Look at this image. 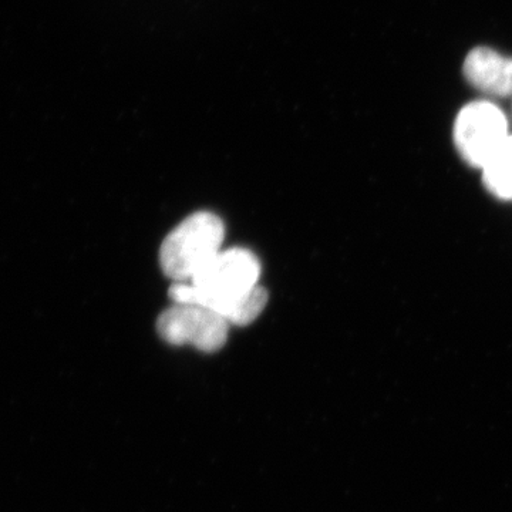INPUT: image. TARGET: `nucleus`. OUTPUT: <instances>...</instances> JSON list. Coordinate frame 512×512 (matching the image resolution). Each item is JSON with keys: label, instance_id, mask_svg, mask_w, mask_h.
I'll return each mask as SVG.
<instances>
[{"label": "nucleus", "instance_id": "f257e3e1", "mask_svg": "<svg viewBox=\"0 0 512 512\" xmlns=\"http://www.w3.org/2000/svg\"><path fill=\"white\" fill-rule=\"evenodd\" d=\"M261 264L251 251L231 248L220 251L190 282H174V303H197L210 308L229 325L247 326L268 303V293L259 285Z\"/></svg>", "mask_w": 512, "mask_h": 512}, {"label": "nucleus", "instance_id": "7ed1b4c3", "mask_svg": "<svg viewBox=\"0 0 512 512\" xmlns=\"http://www.w3.org/2000/svg\"><path fill=\"white\" fill-rule=\"evenodd\" d=\"M508 136L503 111L490 101L467 104L454 123V144L458 154L470 167L481 170Z\"/></svg>", "mask_w": 512, "mask_h": 512}, {"label": "nucleus", "instance_id": "20e7f679", "mask_svg": "<svg viewBox=\"0 0 512 512\" xmlns=\"http://www.w3.org/2000/svg\"><path fill=\"white\" fill-rule=\"evenodd\" d=\"M229 323L217 312L197 303H174L157 320V332L170 345H191L201 352H217L228 339Z\"/></svg>", "mask_w": 512, "mask_h": 512}, {"label": "nucleus", "instance_id": "423d86ee", "mask_svg": "<svg viewBox=\"0 0 512 512\" xmlns=\"http://www.w3.org/2000/svg\"><path fill=\"white\" fill-rule=\"evenodd\" d=\"M483 183L498 200H512V136L483 167Z\"/></svg>", "mask_w": 512, "mask_h": 512}, {"label": "nucleus", "instance_id": "f03ea898", "mask_svg": "<svg viewBox=\"0 0 512 512\" xmlns=\"http://www.w3.org/2000/svg\"><path fill=\"white\" fill-rule=\"evenodd\" d=\"M225 225L212 212H195L165 237L160 264L174 282H190L218 252L222 251Z\"/></svg>", "mask_w": 512, "mask_h": 512}, {"label": "nucleus", "instance_id": "39448f33", "mask_svg": "<svg viewBox=\"0 0 512 512\" xmlns=\"http://www.w3.org/2000/svg\"><path fill=\"white\" fill-rule=\"evenodd\" d=\"M464 76L471 86L495 97L512 96V57L488 47L471 50L464 62Z\"/></svg>", "mask_w": 512, "mask_h": 512}]
</instances>
